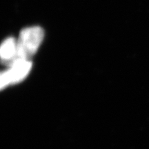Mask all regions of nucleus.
Masks as SVG:
<instances>
[{
  "label": "nucleus",
  "mask_w": 149,
  "mask_h": 149,
  "mask_svg": "<svg viewBox=\"0 0 149 149\" xmlns=\"http://www.w3.org/2000/svg\"><path fill=\"white\" fill-rule=\"evenodd\" d=\"M44 34L43 29L39 26L22 30L17 40V59H28L34 55L42 42Z\"/></svg>",
  "instance_id": "obj_1"
},
{
  "label": "nucleus",
  "mask_w": 149,
  "mask_h": 149,
  "mask_svg": "<svg viewBox=\"0 0 149 149\" xmlns=\"http://www.w3.org/2000/svg\"><path fill=\"white\" fill-rule=\"evenodd\" d=\"M10 68L3 72L1 78V88L8 84L17 82L25 77L31 68V62L28 59H17L10 64Z\"/></svg>",
  "instance_id": "obj_2"
},
{
  "label": "nucleus",
  "mask_w": 149,
  "mask_h": 149,
  "mask_svg": "<svg viewBox=\"0 0 149 149\" xmlns=\"http://www.w3.org/2000/svg\"><path fill=\"white\" fill-rule=\"evenodd\" d=\"M1 60L5 63L12 64L17 59V44L13 37H9L3 41L0 49Z\"/></svg>",
  "instance_id": "obj_3"
}]
</instances>
